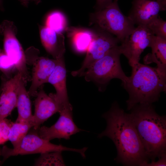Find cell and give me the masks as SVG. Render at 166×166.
Instances as JSON below:
<instances>
[{
  "mask_svg": "<svg viewBox=\"0 0 166 166\" xmlns=\"http://www.w3.org/2000/svg\"><path fill=\"white\" fill-rule=\"evenodd\" d=\"M102 117L106 121L107 126L98 136H107L113 141L117 151V161L124 165L132 166H144L148 162L129 113H125L115 102Z\"/></svg>",
  "mask_w": 166,
  "mask_h": 166,
  "instance_id": "6da1fadb",
  "label": "cell"
},
{
  "mask_svg": "<svg viewBox=\"0 0 166 166\" xmlns=\"http://www.w3.org/2000/svg\"><path fill=\"white\" fill-rule=\"evenodd\" d=\"M129 113L146 155L155 161L166 153V117L160 116L152 104H139Z\"/></svg>",
  "mask_w": 166,
  "mask_h": 166,
  "instance_id": "7a4b0ae2",
  "label": "cell"
},
{
  "mask_svg": "<svg viewBox=\"0 0 166 166\" xmlns=\"http://www.w3.org/2000/svg\"><path fill=\"white\" fill-rule=\"evenodd\" d=\"M132 67L131 76L122 84L129 95L126 101L128 110L137 104H152L157 101L166 86V76L156 68L139 62Z\"/></svg>",
  "mask_w": 166,
  "mask_h": 166,
  "instance_id": "3957f363",
  "label": "cell"
},
{
  "mask_svg": "<svg viewBox=\"0 0 166 166\" xmlns=\"http://www.w3.org/2000/svg\"><path fill=\"white\" fill-rule=\"evenodd\" d=\"M90 20L91 23L115 36L120 42L135 28L130 18L122 12L118 0H113L104 8L91 14Z\"/></svg>",
  "mask_w": 166,
  "mask_h": 166,
  "instance_id": "277c9868",
  "label": "cell"
},
{
  "mask_svg": "<svg viewBox=\"0 0 166 166\" xmlns=\"http://www.w3.org/2000/svg\"><path fill=\"white\" fill-rule=\"evenodd\" d=\"M121 54L119 45L113 48L104 57L93 63L81 76H84L86 81H93L99 85H105L114 78L119 79L122 84L124 83L128 77L121 66Z\"/></svg>",
  "mask_w": 166,
  "mask_h": 166,
  "instance_id": "5b68a950",
  "label": "cell"
},
{
  "mask_svg": "<svg viewBox=\"0 0 166 166\" xmlns=\"http://www.w3.org/2000/svg\"><path fill=\"white\" fill-rule=\"evenodd\" d=\"M28 132L20 144L15 148H10L6 146L2 148L3 161L9 157L18 155H25L36 153H42L55 151H69L79 153L83 158L86 157L85 152L88 148L81 149L70 148L61 144H55L50 141L41 138L38 135L37 130Z\"/></svg>",
  "mask_w": 166,
  "mask_h": 166,
  "instance_id": "8992f818",
  "label": "cell"
},
{
  "mask_svg": "<svg viewBox=\"0 0 166 166\" xmlns=\"http://www.w3.org/2000/svg\"><path fill=\"white\" fill-rule=\"evenodd\" d=\"M39 51L34 47L28 48L25 53L26 62L33 65L31 84L28 90L30 96H36L38 89L45 83L53 71L58 59L39 56Z\"/></svg>",
  "mask_w": 166,
  "mask_h": 166,
  "instance_id": "52a82bcc",
  "label": "cell"
},
{
  "mask_svg": "<svg viewBox=\"0 0 166 166\" xmlns=\"http://www.w3.org/2000/svg\"><path fill=\"white\" fill-rule=\"evenodd\" d=\"M94 36L89 45L81 67L73 71L74 77L81 76L93 63L104 57L111 49L118 45L120 42L112 34L97 27Z\"/></svg>",
  "mask_w": 166,
  "mask_h": 166,
  "instance_id": "ba28073f",
  "label": "cell"
},
{
  "mask_svg": "<svg viewBox=\"0 0 166 166\" xmlns=\"http://www.w3.org/2000/svg\"><path fill=\"white\" fill-rule=\"evenodd\" d=\"M154 35L146 26H138L124 40L119 48L132 67L139 62L141 54L149 47Z\"/></svg>",
  "mask_w": 166,
  "mask_h": 166,
  "instance_id": "9c48e42d",
  "label": "cell"
},
{
  "mask_svg": "<svg viewBox=\"0 0 166 166\" xmlns=\"http://www.w3.org/2000/svg\"><path fill=\"white\" fill-rule=\"evenodd\" d=\"M73 107L63 109L59 113L57 122L50 127L43 126L37 129L42 138L50 141L55 138L69 140L70 136L83 130L79 128L73 121Z\"/></svg>",
  "mask_w": 166,
  "mask_h": 166,
  "instance_id": "30bf717a",
  "label": "cell"
},
{
  "mask_svg": "<svg viewBox=\"0 0 166 166\" xmlns=\"http://www.w3.org/2000/svg\"><path fill=\"white\" fill-rule=\"evenodd\" d=\"M128 16L134 24L147 26L166 9V2L155 0H133Z\"/></svg>",
  "mask_w": 166,
  "mask_h": 166,
  "instance_id": "8fae6325",
  "label": "cell"
},
{
  "mask_svg": "<svg viewBox=\"0 0 166 166\" xmlns=\"http://www.w3.org/2000/svg\"><path fill=\"white\" fill-rule=\"evenodd\" d=\"M22 78L18 72L12 77H2L0 94V121L6 118L16 107L19 82Z\"/></svg>",
  "mask_w": 166,
  "mask_h": 166,
  "instance_id": "7c38bea8",
  "label": "cell"
},
{
  "mask_svg": "<svg viewBox=\"0 0 166 166\" xmlns=\"http://www.w3.org/2000/svg\"><path fill=\"white\" fill-rule=\"evenodd\" d=\"M34 101V113L32 122L33 129L37 130L40 125L61 109L50 93L48 95L44 91L43 85L37 93Z\"/></svg>",
  "mask_w": 166,
  "mask_h": 166,
  "instance_id": "4fadbf2b",
  "label": "cell"
},
{
  "mask_svg": "<svg viewBox=\"0 0 166 166\" xmlns=\"http://www.w3.org/2000/svg\"><path fill=\"white\" fill-rule=\"evenodd\" d=\"M66 74L65 63L63 57L58 59L57 64L48 81V83L52 84L55 89V93L50 94L60 108L61 111L64 109L72 107L69 102L67 94Z\"/></svg>",
  "mask_w": 166,
  "mask_h": 166,
  "instance_id": "5bb4252c",
  "label": "cell"
},
{
  "mask_svg": "<svg viewBox=\"0 0 166 166\" xmlns=\"http://www.w3.org/2000/svg\"><path fill=\"white\" fill-rule=\"evenodd\" d=\"M17 29L13 22L3 21L0 25V33L3 37L4 53L14 61H18L24 57L25 53L16 37Z\"/></svg>",
  "mask_w": 166,
  "mask_h": 166,
  "instance_id": "9a60e30c",
  "label": "cell"
},
{
  "mask_svg": "<svg viewBox=\"0 0 166 166\" xmlns=\"http://www.w3.org/2000/svg\"><path fill=\"white\" fill-rule=\"evenodd\" d=\"M39 27L41 42L46 51L54 59L63 57L65 48V37L62 33L57 32L45 26Z\"/></svg>",
  "mask_w": 166,
  "mask_h": 166,
  "instance_id": "2e32d148",
  "label": "cell"
},
{
  "mask_svg": "<svg viewBox=\"0 0 166 166\" xmlns=\"http://www.w3.org/2000/svg\"><path fill=\"white\" fill-rule=\"evenodd\" d=\"M149 47L152 53L146 56L145 60L156 63L157 69L166 76V39L154 35Z\"/></svg>",
  "mask_w": 166,
  "mask_h": 166,
  "instance_id": "e0dca14e",
  "label": "cell"
},
{
  "mask_svg": "<svg viewBox=\"0 0 166 166\" xmlns=\"http://www.w3.org/2000/svg\"><path fill=\"white\" fill-rule=\"evenodd\" d=\"M65 31L74 49L79 53L87 52L94 36V30L75 27H68Z\"/></svg>",
  "mask_w": 166,
  "mask_h": 166,
  "instance_id": "ac0fdd59",
  "label": "cell"
},
{
  "mask_svg": "<svg viewBox=\"0 0 166 166\" xmlns=\"http://www.w3.org/2000/svg\"><path fill=\"white\" fill-rule=\"evenodd\" d=\"M25 84L22 78L19 82L18 87L16 107L18 115L16 122H32L33 115L32 113L30 96L25 88Z\"/></svg>",
  "mask_w": 166,
  "mask_h": 166,
  "instance_id": "d6986e66",
  "label": "cell"
},
{
  "mask_svg": "<svg viewBox=\"0 0 166 166\" xmlns=\"http://www.w3.org/2000/svg\"><path fill=\"white\" fill-rule=\"evenodd\" d=\"M33 127L32 122L12 123L9 131L8 140L11 142L13 148H15L20 144Z\"/></svg>",
  "mask_w": 166,
  "mask_h": 166,
  "instance_id": "ffe728a7",
  "label": "cell"
},
{
  "mask_svg": "<svg viewBox=\"0 0 166 166\" xmlns=\"http://www.w3.org/2000/svg\"><path fill=\"white\" fill-rule=\"evenodd\" d=\"M45 26L59 33L65 31L68 27L64 14L61 11L55 10L50 12L46 16Z\"/></svg>",
  "mask_w": 166,
  "mask_h": 166,
  "instance_id": "44dd1931",
  "label": "cell"
},
{
  "mask_svg": "<svg viewBox=\"0 0 166 166\" xmlns=\"http://www.w3.org/2000/svg\"><path fill=\"white\" fill-rule=\"evenodd\" d=\"M61 152V151H55L41 153L34 165L65 166Z\"/></svg>",
  "mask_w": 166,
  "mask_h": 166,
  "instance_id": "7402d4cb",
  "label": "cell"
},
{
  "mask_svg": "<svg viewBox=\"0 0 166 166\" xmlns=\"http://www.w3.org/2000/svg\"><path fill=\"white\" fill-rule=\"evenodd\" d=\"M146 26L155 35L166 39V22L159 16Z\"/></svg>",
  "mask_w": 166,
  "mask_h": 166,
  "instance_id": "603a6c76",
  "label": "cell"
},
{
  "mask_svg": "<svg viewBox=\"0 0 166 166\" xmlns=\"http://www.w3.org/2000/svg\"><path fill=\"white\" fill-rule=\"evenodd\" d=\"M15 69H16L13 62L4 52H2L0 53V70L9 78Z\"/></svg>",
  "mask_w": 166,
  "mask_h": 166,
  "instance_id": "cb8c5ba5",
  "label": "cell"
},
{
  "mask_svg": "<svg viewBox=\"0 0 166 166\" xmlns=\"http://www.w3.org/2000/svg\"><path fill=\"white\" fill-rule=\"evenodd\" d=\"M12 123L6 118L0 121V144L8 140L9 131Z\"/></svg>",
  "mask_w": 166,
  "mask_h": 166,
  "instance_id": "d4e9b609",
  "label": "cell"
},
{
  "mask_svg": "<svg viewBox=\"0 0 166 166\" xmlns=\"http://www.w3.org/2000/svg\"><path fill=\"white\" fill-rule=\"evenodd\" d=\"M158 161H152L145 164L144 166H166V153L163 155L158 158Z\"/></svg>",
  "mask_w": 166,
  "mask_h": 166,
  "instance_id": "484cf974",
  "label": "cell"
},
{
  "mask_svg": "<svg viewBox=\"0 0 166 166\" xmlns=\"http://www.w3.org/2000/svg\"><path fill=\"white\" fill-rule=\"evenodd\" d=\"M113 1V0H97V10L104 8Z\"/></svg>",
  "mask_w": 166,
  "mask_h": 166,
  "instance_id": "4316f807",
  "label": "cell"
},
{
  "mask_svg": "<svg viewBox=\"0 0 166 166\" xmlns=\"http://www.w3.org/2000/svg\"><path fill=\"white\" fill-rule=\"evenodd\" d=\"M22 4L25 6H28L29 2L31 1L34 2L36 4H38L40 2V0H19Z\"/></svg>",
  "mask_w": 166,
  "mask_h": 166,
  "instance_id": "83f0119b",
  "label": "cell"
},
{
  "mask_svg": "<svg viewBox=\"0 0 166 166\" xmlns=\"http://www.w3.org/2000/svg\"><path fill=\"white\" fill-rule=\"evenodd\" d=\"M0 10H3V8L2 5V0H0Z\"/></svg>",
  "mask_w": 166,
  "mask_h": 166,
  "instance_id": "f1b7e54d",
  "label": "cell"
},
{
  "mask_svg": "<svg viewBox=\"0 0 166 166\" xmlns=\"http://www.w3.org/2000/svg\"><path fill=\"white\" fill-rule=\"evenodd\" d=\"M155 0L158 1H159V2H166V0Z\"/></svg>",
  "mask_w": 166,
  "mask_h": 166,
  "instance_id": "f546056e",
  "label": "cell"
},
{
  "mask_svg": "<svg viewBox=\"0 0 166 166\" xmlns=\"http://www.w3.org/2000/svg\"><path fill=\"white\" fill-rule=\"evenodd\" d=\"M2 155V148H0V156ZM1 162V161L0 160V163Z\"/></svg>",
  "mask_w": 166,
  "mask_h": 166,
  "instance_id": "4dcf8cb0",
  "label": "cell"
},
{
  "mask_svg": "<svg viewBox=\"0 0 166 166\" xmlns=\"http://www.w3.org/2000/svg\"><path fill=\"white\" fill-rule=\"evenodd\" d=\"M2 86L1 85L0 87V94L1 93V91H2Z\"/></svg>",
  "mask_w": 166,
  "mask_h": 166,
  "instance_id": "1f68e13d",
  "label": "cell"
},
{
  "mask_svg": "<svg viewBox=\"0 0 166 166\" xmlns=\"http://www.w3.org/2000/svg\"><path fill=\"white\" fill-rule=\"evenodd\" d=\"M2 51L0 49V53H1Z\"/></svg>",
  "mask_w": 166,
  "mask_h": 166,
  "instance_id": "d6a6232c",
  "label": "cell"
}]
</instances>
